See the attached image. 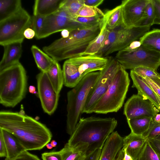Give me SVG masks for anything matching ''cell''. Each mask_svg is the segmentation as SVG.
Masks as SVG:
<instances>
[{
    "instance_id": "cell-35",
    "label": "cell",
    "mask_w": 160,
    "mask_h": 160,
    "mask_svg": "<svg viewBox=\"0 0 160 160\" xmlns=\"http://www.w3.org/2000/svg\"><path fill=\"white\" fill-rule=\"evenodd\" d=\"M103 16H98L90 17H78L74 20L90 28L101 22L102 20Z\"/></svg>"
},
{
    "instance_id": "cell-43",
    "label": "cell",
    "mask_w": 160,
    "mask_h": 160,
    "mask_svg": "<svg viewBox=\"0 0 160 160\" xmlns=\"http://www.w3.org/2000/svg\"><path fill=\"white\" fill-rule=\"evenodd\" d=\"M142 44L138 40L134 41L122 51L127 52H131L138 49Z\"/></svg>"
},
{
    "instance_id": "cell-56",
    "label": "cell",
    "mask_w": 160,
    "mask_h": 160,
    "mask_svg": "<svg viewBox=\"0 0 160 160\" xmlns=\"http://www.w3.org/2000/svg\"><path fill=\"white\" fill-rule=\"evenodd\" d=\"M154 138H156L157 139L160 140V135L158 136L157 137H155Z\"/></svg>"
},
{
    "instance_id": "cell-51",
    "label": "cell",
    "mask_w": 160,
    "mask_h": 160,
    "mask_svg": "<svg viewBox=\"0 0 160 160\" xmlns=\"http://www.w3.org/2000/svg\"><path fill=\"white\" fill-rule=\"evenodd\" d=\"M28 91L29 92L32 94H37L38 92L36 91L35 87L33 85H30L28 87Z\"/></svg>"
},
{
    "instance_id": "cell-10",
    "label": "cell",
    "mask_w": 160,
    "mask_h": 160,
    "mask_svg": "<svg viewBox=\"0 0 160 160\" xmlns=\"http://www.w3.org/2000/svg\"><path fill=\"white\" fill-rule=\"evenodd\" d=\"M120 65L115 58L108 57L106 66L100 71L99 78L89 93L82 113H88L90 110L105 93Z\"/></svg>"
},
{
    "instance_id": "cell-46",
    "label": "cell",
    "mask_w": 160,
    "mask_h": 160,
    "mask_svg": "<svg viewBox=\"0 0 160 160\" xmlns=\"http://www.w3.org/2000/svg\"><path fill=\"white\" fill-rule=\"evenodd\" d=\"M148 140L152 147L160 155V140L154 138Z\"/></svg>"
},
{
    "instance_id": "cell-13",
    "label": "cell",
    "mask_w": 160,
    "mask_h": 160,
    "mask_svg": "<svg viewBox=\"0 0 160 160\" xmlns=\"http://www.w3.org/2000/svg\"><path fill=\"white\" fill-rule=\"evenodd\" d=\"M159 112L150 100L138 93L133 95L127 100L123 110L127 120L141 117L152 118Z\"/></svg>"
},
{
    "instance_id": "cell-14",
    "label": "cell",
    "mask_w": 160,
    "mask_h": 160,
    "mask_svg": "<svg viewBox=\"0 0 160 160\" xmlns=\"http://www.w3.org/2000/svg\"><path fill=\"white\" fill-rule=\"evenodd\" d=\"M150 0H125L120 4L122 25L126 28L135 27L141 18L147 4Z\"/></svg>"
},
{
    "instance_id": "cell-6",
    "label": "cell",
    "mask_w": 160,
    "mask_h": 160,
    "mask_svg": "<svg viewBox=\"0 0 160 160\" xmlns=\"http://www.w3.org/2000/svg\"><path fill=\"white\" fill-rule=\"evenodd\" d=\"M130 82L128 73L120 65L107 90L88 113L117 112L123 105Z\"/></svg>"
},
{
    "instance_id": "cell-33",
    "label": "cell",
    "mask_w": 160,
    "mask_h": 160,
    "mask_svg": "<svg viewBox=\"0 0 160 160\" xmlns=\"http://www.w3.org/2000/svg\"><path fill=\"white\" fill-rule=\"evenodd\" d=\"M136 160H160V155L147 140L141 152Z\"/></svg>"
},
{
    "instance_id": "cell-42",
    "label": "cell",
    "mask_w": 160,
    "mask_h": 160,
    "mask_svg": "<svg viewBox=\"0 0 160 160\" xmlns=\"http://www.w3.org/2000/svg\"><path fill=\"white\" fill-rule=\"evenodd\" d=\"M102 149H97L86 156L82 160H99Z\"/></svg>"
},
{
    "instance_id": "cell-19",
    "label": "cell",
    "mask_w": 160,
    "mask_h": 160,
    "mask_svg": "<svg viewBox=\"0 0 160 160\" xmlns=\"http://www.w3.org/2000/svg\"><path fill=\"white\" fill-rule=\"evenodd\" d=\"M22 43L15 42L3 46L4 52L0 62V71L19 62L22 53Z\"/></svg>"
},
{
    "instance_id": "cell-39",
    "label": "cell",
    "mask_w": 160,
    "mask_h": 160,
    "mask_svg": "<svg viewBox=\"0 0 160 160\" xmlns=\"http://www.w3.org/2000/svg\"><path fill=\"white\" fill-rule=\"evenodd\" d=\"M42 160H62L60 151L45 152L41 155Z\"/></svg>"
},
{
    "instance_id": "cell-48",
    "label": "cell",
    "mask_w": 160,
    "mask_h": 160,
    "mask_svg": "<svg viewBox=\"0 0 160 160\" xmlns=\"http://www.w3.org/2000/svg\"><path fill=\"white\" fill-rule=\"evenodd\" d=\"M24 38L28 39H31L35 37L36 33L34 30L30 28L26 29L24 32Z\"/></svg>"
},
{
    "instance_id": "cell-12",
    "label": "cell",
    "mask_w": 160,
    "mask_h": 160,
    "mask_svg": "<svg viewBox=\"0 0 160 160\" xmlns=\"http://www.w3.org/2000/svg\"><path fill=\"white\" fill-rule=\"evenodd\" d=\"M38 95L44 111L49 115L56 109L59 94L57 93L50 82L46 72H41L36 76Z\"/></svg>"
},
{
    "instance_id": "cell-40",
    "label": "cell",
    "mask_w": 160,
    "mask_h": 160,
    "mask_svg": "<svg viewBox=\"0 0 160 160\" xmlns=\"http://www.w3.org/2000/svg\"><path fill=\"white\" fill-rule=\"evenodd\" d=\"M152 2L154 13L153 25H160V0H152Z\"/></svg>"
},
{
    "instance_id": "cell-31",
    "label": "cell",
    "mask_w": 160,
    "mask_h": 160,
    "mask_svg": "<svg viewBox=\"0 0 160 160\" xmlns=\"http://www.w3.org/2000/svg\"><path fill=\"white\" fill-rule=\"evenodd\" d=\"M154 13L152 0L147 4L145 7L142 16L137 22L135 27H150L153 25Z\"/></svg>"
},
{
    "instance_id": "cell-57",
    "label": "cell",
    "mask_w": 160,
    "mask_h": 160,
    "mask_svg": "<svg viewBox=\"0 0 160 160\" xmlns=\"http://www.w3.org/2000/svg\"><path fill=\"white\" fill-rule=\"evenodd\" d=\"M157 95L158 97V98L159 100V102H160V96H159L157 94Z\"/></svg>"
},
{
    "instance_id": "cell-26",
    "label": "cell",
    "mask_w": 160,
    "mask_h": 160,
    "mask_svg": "<svg viewBox=\"0 0 160 160\" xmlns=\"http://www.w3.org/2000/svg\"><path fill=\"white\" fill-rule=\"evenodd\" d=\"M87 149L86 145L71 147L67 143L60 151L62 160H82L86 156Z\"/></svg>"
},
{
    "instance_id": "cell-41",
    "label": "cell",
    "mask_w": 160,
    "mask_h": 160,
    "mask_svg": "<svg viewBox=\"0 0 160 160\" xmlns=\"http://www.w3.org/2000/svg\"><path fill=\"white\" fill-rule=\"evenodd\" d=\"M11 160H41L37 156L25 151Z\"/></svg>"
},
{
    "instance_id": "cell-29",
    "label": "cell",
    "mask_w": 160,
    "mask_h": 160,
    "mask_svg": "<svg viewBox=\"0 0 160 160\" xmlns=\"http://www.w3.org/2000/svg\"><path fill=\"white\" fill-rule=\"evenodd\" d=\"M22 8L20 0H0V21L13 15Z\"/></svg>"
},
{
    "instance_id": "cell-1",
    "label": "cell",
    "mask_w": 160,
    "mask_h": 160,
    "mask_svg": "<svg viewBox=\"0 0 160 160\" xmlns=\"http://www.w3.org/2000/svg\"><path fill=\"white\" fill-rule=\"evenodd\" d=\"M0 128L14 135L28 151L42 149L52 137L51 132L45 125L18 112L1 111Z\"/></svg>"
},
{
    "instance_id": "cell-53",
    "label": "cell",
    "mask_w": 160,
    "mask_h": 160,
    "mask_svg": "<svg viewBox=\"0 0 160 160\" xmlns=\"http://www.w3.org/2000/svg\"><path fill=\"white\" fill-rule=\"evenodd\" d=\"M152 119L156 122L160 123V113L157 114L152 118Z\"/></svg>"
},
{
    "instance_id": "cell-45",
    "label": "cell",
    "mask_w": 160,
    "mask_h": 160,
    "mask_svg": "<svg viewBox=\"0 0 160 160\" xmlns=\"http://www.w3.org/2000/svg\"><path fill=\"white\" fill-rule=\"evenodd\" d=\"M7 151L6 144L2 134L0 132V157L6 158Z\"/></svg>"
},
{
    "instance_id": "cell-15",
    "label": "cell",
    "mask_w": 160,
    "mask_h": 160,
    "mask_svg": "<svg viewBox=\"0 0 160 160\" xmlns=\"http://www.w3.org/2000/svg\"><path fill=\"white\" fill-rule=\"evenodd\" d=\"M68 59L77 67L82 79L89 73L102 70L108 62V57L96 55H86Z\"/></svg>"
},
{
    "instance_id": "cell-22",
    "label": "cell",
    "mask_w": 160,
    "mask_h": 160,
    "mask_svg": "<svg viewBox=\"0 0 160 160\" xmlns=\"http://www.w3.org/2000/svg\"><path fill=\"white\" fill-rule=\"evenodd\" d=\"M62 71L64 85L67 87H74L82 79L77 67L68 59L64 62Z\"/></svg>"
},
{
    "instance_id": "cell-52",
    "label": "cell",
    "mask_w": 160,
    "mask_h": 160,
    "mask_svg": "<svg viewBox=\"0 0 160 160\" xmlns=\"http://www.w3.org/2000/svg\"><path fill=\"white\" fill-rule=\"evenodd\" d=\"M150 79L160 88V77Z\"/></svg>"
},
{
    "instance_id": "cell-21",
    "label": "cell",
    "mask_w": 160,
    "mask_h": 160,
    "mask_svg": "<svg viewBox=\"0 0 160 160\" xmlns=\"http://www.w3.org/2000/svg\"><path fill=\"white\" fill-rule=\"evenodd\" d=\"M63 0H36L35 1L33 15L45 17L53 14L60 8Z\"/></svg>"
},
{
    "instance_id": "cell-50",
    "label": "cell",
    "mask_w": 160,
    "mask_h": 160,
    "mask_svg": "<svg viewBox=\"0 0 160 160\" xmlns=\"http://www.w3.org/2000/svg\"><path fill=\"white\" fill-rule=\"evenodd\" d=\"M70 31L68 29H64L61 32L62 38H66L68 37L70 35Z\"/></svg>"
},
{
    "instance_id": "cell-28",
    "label": "cell",
    "mask_w": 160,
    "mask_h": 160,
    "mask_svg": "<svg viewBox=\"0 0 160 160\" xmlns=\"http://www.w3.org/2000/svg\"><path fill=\"white\" fill-rule=\"evenodd\" d=\"M139 40L143 46L160 53V29L149 31Z\"/></svg>"
},
{
    "instance_id": "cell-30",
    "label": "cell",
    "mask_w": 160,
    "mask_h": 160,
    "mask_svg": "<svg viewBox=\"0 0 160 160\" xmlns=\"http://www.w3.org/2000/svg\"><path fill=\"white\" fill-rule=\"evenodd\" d=\"M104 16L107 20V27L109 31L122 25L121 5L107 11L104 13Z\"/></svg>"
},
{
    "instance_id": "cell-24",
    "label": "cell",
    "mask_w": 160,
    "mask_h": 160,
    "mask_svg": "<svg viewBox=\"0 0 160 160\" xmlns=\"http://www.w3.org/2000/svg\"><path fill=\"white\" fill-rule=\"evenodd\" d=\"M46 73L54 89L59 94L64 85V78L62 70L58 62L54 60Z\"/></svg>"
},
{
    "instance_id": "cell-37",
    "label": "cell",
    "mask_w": 160,
    "mask_h": 160,
    "mask_svg": "<svg viewBox=\"0 0 160 160\" xmlns=\"http://www.w3.org/2000/svg\"><path fill=\"white\" fill-rule=\"evenodd\" d=\"M160 135V123L154 121L152 119L148 130L142 136L148 140L154 138Z\"/></svg>"
},
{
    "instance_id": "cell-11",
    "label": "cell",
    "mask_w": 160,
    "mask_h": 160,
    "mask_svg": "<svg viewBox=\"0 0 160 160\" xmlns=\"http://www.w3.org/2000/svg\"><path fill=\"white\" fill-rule=\"evenodd\" d=\"M88 28L75 21L65 10L60 8L55 13L45 18L43 26L37 39L45 38L64 29L70 31Z\"/></svg>"
},
{
    "instance_id": "cell-3",
    "label": "cell",
    "mask_w": 160,
    "mask_h": 160,
    "mask_svg": "<svg viewBox=\"0 0 160 160\" xmlns=\"http://www.w3.org/2000/svg\"><path fill=\"white\" fill-rule=\"evenodd\" d=\"M102 22L90 28L71 31L68 37L55 40L43 50L58 62L80 56L99 34Z\"/></svg>"
},
{
    "instance_id": "cell-25",
    "label": "cell",
    "mask_w": 160,
    "mask_h": 160,
    "mask_svg": "<svg viewBox=\"0 0 160 160\" xmlns=\"http://www.w3.org/2000/svg\"><path fill=\"white\" fill-rule=\"evenodd\" d=\"M31 51L37 67L41 72H46L54 60L35 45H33Z\"/></svg>"
},
{
    "instance_id": "cell-55",
    "label": "cell",
    "mask_w": 160,
    "mask_h": 160,
    "mask_svg": "<svg viewBox=\"0 0 160 160\" xmlns=\"http://www.w3.org/2000/svg\"><path fill=\"white\" fill-rule=\"evenodd\" d=\"M47 148L48 149H51L53 147L51 143H48L46 145Z\"/></svg>"
},
{
    "instance_id": "cell-36",
    "label": "cell",
    "mask_w": 160,
    "mask_h": 160,
    "mask_svg": "<svg viewBox=\"0 0 160 160\" xmlns=\"http://www.w3.org/2000/svg\"><path fill=\"white\" fill-rule=\"evenodd\" d=\"M132 70L138 75L143 78L151 79L160 77L157 71L149 68L138 67Z\"/></svg>"
},
{
    "instance_id": "cell-7",
    "label": "cell",
    "mask_w": 160,
    "mask_h": 160,
    "mask_svg": "<svg viewBox=\"0 0 160 160\" xmlns=\"http://www.w3.org/2000/svg\"><path fill=\"white\" fill-rule=\"evenodd\" d=\"M150 27L126 28L120 25L109 31L99 51L95 55L105 57L122 50L132 42L140 38L150 31Z\"/></svg>"
},
{
    "instance_id": "cell-17",
    "label": "cell",
    "mask_w": 160,
    "mask_h": 160,
    "mask_svg": "<svg viewBox=\"0 0 160 160\" xmlns=\"http://www.w3.org/2000/svg\"><path fill=\"white\" fill-rule=\"evenodd\" d=\"M130 75L133 82L132 87L137 89L138 94L150 100L160 112V102L157 94L144 81L142 77L132 70H131Z\"/></svg>"
},
{
    "instance_id": "cell-5",
    "label": "cell",
    "mask_w": 160,
    "mask_h": 160,
    "mask_svg": "<svg viewBox=\"0 0 160 160\" xmlns=\"http://www.w3.org/2000/svg\"><path fill=\"white\" fill-rule=\"evenodd\" d=\"M101 71L86 75L79 83L67 93L66 131L71 135L81 118L89 93L99 78Z\"/></svg>"
},
{
    "instance_id": "cell-49",
    "label": "cell",
    "mask_w": 160,
    "mask_h": 160,
    "mask_svg": "<svg viewBox=\"0 0 160 160\" xmlns=\"http://www.w3.org/2000/svg\"><path fill=\"white\" fill-rule=\"evenodd\" d=\"M115 160H128L124 158V152L122 149L119 151Z\"/></svg>"
},
{
    "instance_id": "cell-23",
    "label": "cell",
    "mask_w": 160,
    "mask_h": 160,
    "mask_svg": "<svg viewBox=\"0 0 160 160\" xmlns=\"http://www.w3.org/2000/svg\"><path fill=\"white\" fill-rule=\"evenodd\" d=\"M107 20L104 16L99 34L80 56L95 55L99 51L109 32L107 27Z\"/></svg>"
},
{
    "instance_id": "cell-16",
    "label": "cell",
    "mask_w": 160,
    "mask_h": 160,
    "mask_svg": "<svg viewBox=\"0 0 160 160\" xmlns=\"http://www.w3.org/2000/svg\"><path fill=\"white\" fill-rule=\"evenodd\" d=\"M123 145V138L117 131L113 132L104 143L99 160H115Z\"/></svg>"
},
{
    "instance_id": "cell-32",
    "label": "cell",
    "mask_w": 160,
    "mask_h": 160,
    "mask_svg": "<svg viewBox=\"0 0 160 160\" xmlns=\"http://www.w3.org/2000/svg\"><path fill=\"white\" fill-rule=\"evenodd\" d=\"M84 5L83 0H63L60 8L65 10L74 19Z\"/></svg>"
},
{
    "instance_id": "cell-27",
    "label": "cell",
    "mask_w": 160,
    "mask_h": 160,
    "mask_svg": "<svg viewBox=\"0 0 160 160\" xmlns=\"http://www.w3.org/2000/svg\"><path fill=\"white\" fill-rule=\"evenodd\" d=\"M152 118L141 117L127 120L131 132L135 134L143 135L148 130Z\"/></svg>"
},
{
    "instance_id": "cell-8",
    "label": "cell",
    "mask_w": 160,
    "mask_h": 160,
    "mask_svg": "<svg viewBox=\"0 0 160 160\" xmlns=\"http://www.w3.org/2000/svg\"><path fill=\"white\" fill-rule=\"evenodd\" d=\"M32 27V18L22 8L13 15L0 21V45L4 46L12 42H22L24 31Z\"/></svg>"
},
{
    "instance_id": "cell-38",
    "label": "cell",
    "mask_w": 160,
    "mask_h": 160,
    "mask_svg": "<svg viewBox=\"0 0 160 160\" xmlns=\"http://www.w3.org/2000/svg\"><path fill=\"white\" fill-rule=\"evenodd\" d=\"M45 17L39 15H33L32 18V28L36 33L37 38L42 28Z\"/></svg>"
},
{
    "instance_id": "cell-20",
    "label": "cell",
    "mask_w": 160,
    "mask_h": 160,
    "mask_svg": "<svg viewBox=\"0 0 160 160\" xmlns=\"http://www.w3.org/2000/svg\"><path fill=\"white\" fill-rule=\"evenodd\" d=\"M6 144L7 156L4 160H11L26 151L17 138L13 134L0 128Z\"/></svg>"
},
{
    "instance_id": "cell-2",
    "label": "cell",
    "mask_w": 160,
    "mask_h": 160,
    "mask_svg": "<svg viewBox=\"0 0 160 160\" xmlns=\"http://www.w3.org/2000/svg\"><path fill=\"white\" fill-rule=\"evenodd\" d=\"M117 124L114 118H81L67 143L71 147L87 145V156L97 149H102Z\"/></svg>"
},
{
    "instance_id": "cell-18",
    "label": "cell",
    "mask_w": 160,
    "mask_h": 160,
    "mask_svg": "<svg viewBox=\"0 0 160 160\" xmlns=\"http://www.w3.org/2000/svg\"><path fill=\"white\" fill-rule=\"evenodd\" d=\"M147 139L142 135L131 132L123 138L122 149L133 160H136L144 148Z\"/></svg>"
},
{
    "instance_id": "cell-4",
    "label": "cell",
    "mask_w": 160,
    "mask_h": 160,
    "mask_svg": "<svg viewBox=\"0 0 160 160\" xmlns=\"http://www.w3.org/2000/svg\"><path fill=\"white\" fill-rule=\"evenodd\" d=\"M27 90L26 70L19 62L0 71V103L14 107L25 97Z\"/></svg>"
},
{
    "instance_id": "cell-34",
    "label": "cell",
    "mask_w": 160,
    "mask_h": 160,
    "mask_svg": "<svg viewBox=\"0 0 160 160\" xmlns=\"http://www.w3.org/2000/svg\"><path fill=\"white\" fill-rule=\"evenodd\" d=\"M104 13L98 8L84 5L79 10L77 17H90L98 16H103Z\"/></svg>"
},
{
    "instance_id": "cell-47",
    "label": "cell",
    "mask_w": 160,
    "mask_h": 160,
    "mask_svg": "<svg viewBox=\"0 0 160 160\" xmlns=\"http://www.w3.org/2000/svg\"><path fill=\"white\" fill-rule=\"evenodd\" d=\"M84 5L97 8L103 2V0H83Z\"/></svg>"
},
{
    "instance_id": "cell-44",
    "label": "cell",
    "mask_w": 160,
    "mask_h": 160,
    "mask_svg": "<svg viewBox=\"0 0 160 160\" xmlns=\"http://www.w3.org/2000/svg\"><path fill=\"white\" fill-rule=\"evenodd\" d=\"M144 81L153 90L154 92L160 97V88L150 79L142 77Z\"/></svg>"
},
{
    "instance_id": "cell-54",
    "label": "cell",
    "mask_w": 160,
    "mask_h": 160,
    "mask_svg": "<svg viewBox=\"0 0 160 160\" xmlns=\"http://www.w3.org/2000/svg\"><path fill=\"white\" fill-rule=\"evenodd\" d=\"M51 143L53 147H56L57 145V142L55 140H52L51 141Z\"/></svg>"
},
{
    "instance_id": "cell-9",
    "label": "cell",
    "mask_w": 160,
    "mask_h": 160,
    "mask_svg": "<svg viewBox=\"0 0 160 160\" xmlns=\"http://www.w3.org/2000/svg\"><path fill=\"white\" fill-rule=\"evenodd\" d=\"M115 58L126 70L146 67L157 71L160 66V53L142 45L132 52L119 51Z\"/></svg>"
}]
</instances>
